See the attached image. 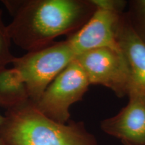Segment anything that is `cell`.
Masks as SVG:
<instances>
[{
  "mask_svg": "<svg viewBox=\"0 0 145 145\" xmlns=\"http://www.w3.org/2000/svg\"><path fill=\"white\" fill-rule=\"evenodd\" d=\"M4 4L13 16L7 26L11 41L28 52L75 33L96 10L91 0L5 1Z\"/></svg>",
  "mask_w": 145,
  "mask_h": 145,
  "instance_id": "6da1fadb",
  "label": "cell"
},
{
  "mask_svg": "<svg viewBox=\"0 0 145 145\" xmlns=\"http://www.w3.org/2000/svg\"><path fill=\"white\" fill-rule=\"evenodd\" d=\"M5 117L0 139L6 145H98L83 122H58L30 101L8 110Z\"/></svg>",
  "mask_w": 145,
  "mask_h": 145,
  "instance_id": "7a4b0ae2",
  "label": "cell"
},
{
  "mask_svg": "<svg viewBox=\"0 0 145 145\" xmlns=\"http://www.w3.org/2000/svg\"><path fill=\"white\" fill-rule=\"evenodd\" d=\"M75 59V52L65 40L14 57L12 63L26 83L30 101L36 104L48 86Z\"/></svg>",
  "mask_w": 145,
  "mask_h": 145,
  "instance_id": "3957f363",
  "label": "cell"
},
{
  "mask_svg": "<svg viewBox=\"0 0 145 145\" xmlns=\"http://www.w3.org/2000/svg\"><path fill=\"white\" fill-rule=\"evenodd\" d=\"M90 83L77 59L48 86L34 106L47 117L60 123H67L72 104L82 99Z\"/></svg>",
  "mask_w": 145,
  "mask_h": 145,
  "instance_id": "277c9868",
  "label": "cell"
},
{
  "mask_svg": "<svg viewBox=\"0 0 145 145\" xmlns=\"http://www.w3.org/2000/svg\"><path fill=\"white\" fill-rule=\"evenodd\" d=\"M76 59L86 73L91 85L111 89L118 97L131 90L129 70L121 50L97 48L79 54Z\"/></svg>",
  "mask_w": 145,
  "mask_h": 145,
  "instance_id": "5b68a950",
  "label": "cell"
},
{
  "mask_svg": "<svg viewBox=\"0 0 145 145\" xmlns=\"http://www.w3.org/2000/svg\"><path fill=\"white\" fill-rule=\"evenodd\" d=\"M121 14L96 8L90 19L67 39L76 57L97 48L120 50L117 41L116 27Z\"/></svg>",
  "mask_w": 145,
  "mask_h": 145,
  "instance_id": "8992f818",
  "label": "cell"
},
{
  "mask_svg": "<svg viewBox=\"0 0 145 145\" xmlns=\"http://www.w3.org/2000/svg\"><path fill=\"white\" fill-rule=\"evenodd\" d=\"M128 96L126 106L116 115L101 121V129L122 142L145 145V95L132 89Z\"/></svg>",
  "mask_w": 145,
  "mask_h": 145,
  "instance_id": "52a82bcc",
  "label": "cell"
},
{
  "mask_svg": "<svg viewBox=\"0 0 145 145\" xmlns=\"http://www.w3.org/2000/svg\"><path fill=\"white\" fill-rule=\"evenodd\" d=\"M116 38L129 70L131 90H136L145 95V44L130 26L126 12L120 17Z\"/></svg>",
  "mask_w": 145,
  "mask_h": 145,
  "instance_id": "ba28073f",
  "label": "cell"
},
{
  "mask_svg": "<svg viewBox=\"0 0 145 145\" xmlns=\"http://www.w3.org/2000/svg\"><path fill=\"white\" fill-rule=\"evenodd\" d=\"M29 101L26 83L19 71L14 67L0 69V106L10 110Z\"/></svg>",
  "mask_w": 145,
  "mask_h": 145,
  "instance_id": "9c48e42d",
  "label": "cell"
},
{
  "mask_svg": "<svg viewBox=\"0 0 145 145\" xmlns=\"http://www.w3.org/2000/svg\"><path fill=\"white\" fill-rule=\"evenodd\" d=\"M126 12L130 26L145 44V0H131Z\"/></svg>",
  "mask_w": 145,
  "mask_h": 145,
  "instance_id": "30bf717a",
  "label": "cell"
},
{
  "mask_svg": "<svg viewBox=\"0 0 145 145\" xmlns=\"http://www.w3.org/2000/svg\"><path fill=\"white\" fill-rule=\"evenodd\" d=\"M11 42L7 26L3 22L2 11L0 9V69L6 67L13 61L14 56L11 52Z\"/></svg>",
  "mask_w": 145,
  "mask_h": 145,
  "instance_id": "8fae6325",
  "label": "cell"
},
{
  "mask_svg": "<svg viewBox=\"0 0 145 145\" xmlns=\"http://www.w3.org/2000/svg\"><path fill=\"white\" fill-rule=\"evenodd\" d=\"M91 1L96 8L117 14L124 13V9L128 4V1L125 0H91Z\"/></svg>",
  "mask_w": 145,
  "mask_h": 145,
  "instance_id": "7c38bea8",
  "label": "cell"
},
{
  "mask_svg": "<svg viewBox=\"0 0 145 145\" xmlns=\"http://www.w3.org/2000/svg\"><path fill=\"white\" fill-rule=\"evenodd\" d=\"M5 119V117L0 114V128H1V126L3 124V123H4Z\"/></svg>",
  "mask_w": 145,
  "mask_h": 145,
  "instance_id": "4fadbf2b",
  "label": "cell"
},
{
  "mask_svg": "<svg viewBox=\"0 0 145 145\" xmlns=\"http://www.w3.org/2000/svg\"><path fill=\"white\" fill-rule=\"evenodd\" d=\"M0 145H6V144H5V143L3 142L1 139H0Z\"/></svg>",
  "mask_w": 145,
  "mask_h": 145,
  "instance_id": "5bb4252c",
  "label": "cell"
},
{
  "mask_svg": "<svg viewBox=\"0 0 145 145\" xmlns=\"http://www.w3.org/2000/svg\"><path fill=\"white\" fill-rule=\"evenodd\" d=\"M122 144L123 145H134V144H129V143L128 142H122Z\"/></svg>",
  "mask_w": 145,
  "mask_h": 145,
  "instance_id": "9a60e30c",
  "label": "cell"
}]
</instances>
